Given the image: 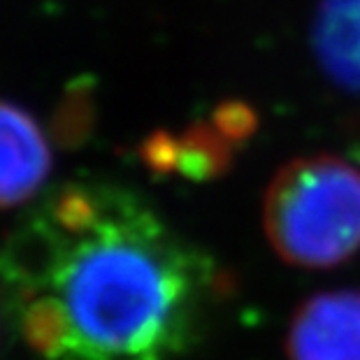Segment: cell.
Instances as JSON below:
<instances>
[{"mask_svg": "<svg viewBox=\"0 0 360 360\" xmlns=\"http://www.w3.org/2000/svg\"><path fill=\"white\" fill-rule=\"evenodd\" d=\"M288 360H360V293L333 290L295 311L286 342Z\"/></svg>", "mask_w": 360, "mask_h": 360, "instance_id": "cell-3", "label": "cell"}, {"mask_svg": "<svg viewBox=\"0 0 360 360\" xmlns=\"http://www.w3.org/2000/svg\"><path fill=\"white\" fill-rule=\"evenodd\" d=\"M179 151L181 144L174 135L165 133V130H156L144 140L140 154L144 165L156 174H167L172 170H177L179 165Z\"/></svg>", "mask_w": 360, "mask_h": 360, "instance_id": "cell-10", "label": "cell"}, {"mask_svg": "<svg viewBox=\"0 0 360 360\" xmlns=\"http://www.w3.org/2000/svg\"><path fill=\"white\" fill-rule=\"evenodd\" d=\"M96 105H94V86L89 77H82L70 84L51 117V137L58 147L77 149L89 140L94 130Z\"/></svg>", "mask_w": 360, "mask_h": 360, "instance_id": "cell-8", "label": "cell"}, {"mask_svg": "<svg viewBox=\"0 0 360 360\" xmlns=\"http://www.w3.org/2000/svg\"><path fill=\"white\" fill-rule=\"evenodd\" d=\"M265 233L300 267H333L360 249V170L335 156L283 165L265 195Z\"/></svg>", "mask_w": 360, "mask_h": 360, "instance_id": "cell-2", "label": "cell"}, {"mask_svg": "<svg viewBox=\"0 0 360 360\" xmlns=\"http://www.w3.org/2000/svg\"><path fill=\"white\" fill-rule=\"evenodd\" d=\"M177 172L191 181H210L221 177L233 163V149L217 126L195 124L179 137Z\"/></svg>", "mask_w": 360, "mask_h": 360, "instance_id": "cell-7", "label": "cell"}, {"mask_svg": "<svg viewBox=\"0 0 360 360\" xmlns=\"http://www.w3.org/2000/svg\"><path fill=\"white\" fill-rule=\"evenodd\" d=\"M51 167L47 137L21 107L0 101V210L30 200Z\"/></svg>", "mask_w": 360, "mask_h": 360, "instance_id": "cell-4", "label": "cell"}, {"mask_svg": "<svg viewBox=\"0 0 360 360\" xmlns=\"http://www.w3.org/2000/svg\"><path fill=\"white\" fill-rule=\"evenodd\" d=\"M21 333L30 349L47 360H65L70 351V333L58 302L49 293L33 290L21 311Z\"/></svg>", "mask_w": 360, "mask_h": 360, "instance_id": "cell-6", "label": "cell"}, {"mask_svg": "<svg viewBox=\"0 0 360 360\" xmlns=\"http://www.w3.org/2000/svg\"><path fill=\"white\" fill-rule=\"evenodd\" d=\"M212 121L219 133L231 142L249 140L258 128V114L254 112V107L242 101L221 103L217 110H214Z\"/></svg>", "mask_w": 360, "mask_h": 360, "instance_id": "cell-9", "label": "cell"}, {"mask_svg": "<svg viewBox=\"0 0 360 360\" xmlns=\"http://www.w3.org/2000/svg\"><path fill=\"white\" fill-rule=\"evenodd\" d=\"M311 42L328 77L360 94V0H321Z\"/></svg>", "mask_w": 360, "mask_h": 360, "instance_id": "cell-5", "label": "cell"}, {"mask_svg": "<svg viewBox=\"0 0 360 360\" xmlns=\"http://www.w3.org/2000/svg\"><path fill=\"white\" fill-rule=\"evenodd\" d=\"M37 231L44 258L33 283L65 316V360H170L193 342L214 267L140 200L103 188L84 231L47 219Z\"/></svg>", "mask_w": 360, "mask_h": 360, "instance_id": "cell-1", "label": "cell"}]
</instances>
